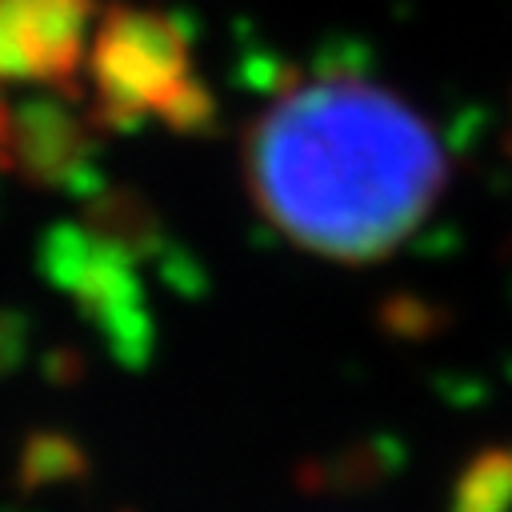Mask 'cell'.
<instances>
[{
	"label": "cell",
	"mask_w": 512,
	"mask_h": 512,
	"mask_svg": "<svg viewBox=\"0 0 512 512\" xmlns=\"http://www.w3.org/2000/svg\"><path fill=\"white\" fill-rule=\"evenodd\" d=\"M244 172L260 216L296 248L352 264L412 236L448 184V152L392 88L316 72L252 120Z\"/></svg>",
	"instance_id": "obj_1"
},
{
	"label": "cell",
	"mask_w": 512,
	"mask_h": 512,
	"mask_svg": "<svg viewBox=\"0 0 512 512\" xmlns=\"http://www.w3.org/2000/svg\"><path fill=\"white\" fill-rule=\"evenodd\" d=\"M80 76L96 128H136L140 120L204 128L212 120V92L192 64V36L160 8H104Z\"/></svg>",
	"instance_id": "obj_2"
},
{
	"label": "cell",
	"mask_w": 512,
	"mask_h": 512,
	"mask_svg": "<svg viewBox=\"0 0 512 512\" xmlns=\"http://www.w3.org/2000/svg\"><path fill=\"white\" fill-rule=\"evenodd\" d=\"M96 20V0H0V84L72 88Z\"/></svg>",
	"instance_id": "obj_3"
},
{
	"label": "cell",
	"mask_w": 512,
	"mask_h": 512,
	"mask_svg": "<svg viewBox=\"0 0 512 512\" xmlns=\"http://www.w3.org/2000/svg\"><path fill=\"white\" fill-rule=\"evenodd\" d=\"M92 128L88 108L64 100L60 88L20 100L0 96V168L36 184H64L84 168Z\"/></svg>",
	"instance_id": "obj_4"
},
{
	"label": "cell",
	"mask_w": 512,
	"mask_h": 512,
	"mask_svg": "<svg viewBox=\"0 0 512 512\" xmlns=\"http://www.w3.org/2000/svg\"><path fill=\"white\" fill-rule=\"evenodd\" d=\"M512 504V456L496 452L476 460V468L464 476L456 512H504Z\"/></svg>",
	"instance_id": "obj_5"
}]
</instances>
